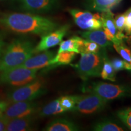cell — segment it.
Returning <instances> with one entry per match:
<instances>
[{
    "instance_id": "cell-1",
    "label": "cell",
    "mask_w": 131,
    "mask_h": 131,
    "mask_svg": "<svg viewBox=\"0 0 131 131\" xmlns=\"http://www.w3.org/2000/svg\"><path fill=\"white\" fill-rule=\"evenodd\" d=\"M0 27L16 34L43 35L58 28V24L42 16L23 13L0 14Z\"/></svg>"
},
{
    "instance_id": "cell-2",
    "label": "cell",
    "mask_w": 131,
    "mask_h": 131,
    "mask_svg": "<svg viewBox=\"0 0 131 131\" xmlns=\"http://www.w3.org/2000/svg\"><path fill=\"white\" fill-rule=\"evenodd\" d=\"M34 46L30 41L17 39L5 47L0 57V71L21 66L34 54Z\"/></svg>"
},
{
    "instance_id": "cell-3",
    "label": "cell",
    "mask_w": 131,
    "mask_h": 131,
    "mask_svg": "<svg viewBox=\"0 0 131 131\" xmlns=\"http://www.w3.org/2000/svg\"><path fill=\"white\" fill-rule=\"evenodd\" d=\"M47 92L45 81L41 79H35L24 86L18 87L7 94V100L10 103L22 101H32L40 97Z\"/></svg>"
},
{
    "instance_id": "cell-4",
    "label": "cell",
    "mask_w": 131,
    "mask_h": 131,
    "mask_svg": "<svg viewBox=\"0 0 131 131\" xmlns=\"http://www.w3.org/2000/svg\"><path fill=\"white\" fill-rule=\"evenodd\" d=\"M81 58L75 68L78 75L86 81L91 77L100 76L104 54L81 53Z\"/></svg>"
},
{
    "instance_id": "cell-5",
    "label": "cell",
    "mask_w": 131,
    "mask_h": 131,
    "mask_svg": "<svg viewBox=\"0 0 131 131\" xmlns=\"http://www.w3.org/2000/svg\"><path fill=\"white\" fill-rule=\"evenodd\" d=\"M37 69L18 66L4 70L0 75V81L14 87H20L30 83L37 78Z\"/></svg>"
},
{
    "instance_id": "cell-6",
    "label": "cell",
    "mask_w": 131,
    "mask_h": 131,
    "mask_svg": "<svg viewBox=\"0 0 131 131\" xmlns=\"http://www.w3.org/2000/svg\"><path fill=\"white\" fill-rule=\"evenodd\" d=\"M87 91L94 93L107 100L131 97V86L109 84L103 82L94 83L87 89Z\"/></svg>"
},
{
    "instance_id": "cell-7",
    "label": "cell",
    "mask_w": 131,
    "mask_h": 131,
    "mask_svg": "<svg viewBox=\"0 0 131 131\" xmlns=\"http://www.w3.org/2000/svg\"><path fill=\"white\" fill-rule=\"evenodd\" d=\"M108 100L94 93L78 96L73 111L83 114H90L103 110Z\"/></svg>"
},
{
    "instance_id": "cell-8",
    "label": "cell",
    "mask_w": 131,
    "mask_h": 131,
    "mask_svg": "<svg viewBox=\"0 0 131 131\" xmlns=\"http://www.w3.org/2000/svg\"><path fill=\"white\" fill-rule=\"evenodd\" d=\"M37 110V103L32 101H22L11 103L2 115L5 119L18 118L32 116Z\"/></svg>"
},
{
    "instance_id": "cell-9",
    "label": "cell",
    "mask_w": 131,
    "mask_h": 131,
    "mask_svg": "<svg viewBox=\"0 0 131 131\" xmlns=\"http://www.w3.org/2000/svg\"><path fill=\"white\" fill-rule=\"evenodd\" d=\"M69 12L78 27L84 30H98L102 27L101 16L98 14H92L87 11L70 9Z\"/></svg>"
},
{
    "instance_id": "cell-10",
    "label": "cell",
    "mask_w": 131,
    "mask_h": 131,
    "mask_svg": "<svg viewBox=\"0 0 131 131\" xmlns=\"http://www.w3.org/2000/svg\"><path fill=\"white\" fill-rule=\"evenodd\" d=\"M69 28V26L64 25L60 28H57L52 32L42 35L41 40L40 42L37 46L34 47V54L41 53L47 50L51 47L60 45L63 37L68 32Z\"/></svg>"
},
{
    "instance_id": "cell-11",
    "label": "cell",
    "mask_w": 131,
    "mask_h": 131,
    "mask_svg": "<svg viewBox=\"0 0 131 131\" xmlns=\"http://www.w3.org/2000/svg\"><path fill=\"white\" fill-rule=\"evenodd\" d=\"M55 56V54L54 52L46 50L35 56L30 57L21 66L37 70L45 67H49Z\"/></svg>"
},
{
    "instance_id": "cell-12",
    "label": "cell",
    "mask_w": 131,
    "mask_h": 131,
    "mask_svg": "<svg viewBox=\"0 0 131 131\" xmlns=\"http://www.w3.org/2000/svg\"><path fill=\"white\" fill-rule=\"evenodd\" d=\"M100 16L102 27L104 31L109 32L119 40L123 41V39L126 38L123 33L119 32L116 28L114 23V14L111 10L102 12Z\"/></svg>"
},
{
    "instance_id": "cell-13",
    "label": "cell",
    "mask_w": 131,
    "mask_h": 131,
    "mask_svg": "<svg viewBox=\"0 0 131 131\" xmlns=\"http://www.w3.org/2000/svg\"><path fill=\"white\" fill-rule=\"evenodd\" d=\"M33 118L32 116L8 119L6 129L7 131H27L32 130Z\"/></svg>"
},
{
    "instance_id": "cell-14",
    "label": "cell",
    "mask_w": 131,
    "mask_h": 131,
    "mask_svg": "<svg viewBox=\"0 0 131 131\" xmlns=\"http://www.w3.org/2000/svg\"><path fill=\"white\" fill-rule=\"evenodd\" d=\"M23 7L32 12H41L51 9L55 0H21Z\"/></svg>"
},
{
    "instance_id": "cell-15",
    "label": "cell",
    "mask_w": 131,
    "mask_h": 131,
    "mask_svg": "<svg viewBox=\"0 0 131 131\" xmlns=\"http://www.w3.org/2000/svg\"><path fill=\"white\" fill-rule=\"evenodd\" d=\"M80 34L81 37L86 40L95 42L102 48H105L111 45V42L107 39L105 33L101 29L86 31Z\"/></svg>"
},
{
    "instance_id": "cell-16",
    "label": "cell",
    "mask_w": 131,
    "mask_h": 131,
    "mask_svg": "<svg viewBox=\"0 0 131 131\" xmlns=\"http://www.w3.org/2000/svg\"><path fill=\"white\" fill-rule=\"evenodd\" d=\"M79 127L76 124L66 119H56L52 121L46 126V131H77Z\"/></svg>"
},
{
    "instance_id": "cell-17",
    "label": "cell",
    "mask_w": 131,
    "mask_h": 131,
    "mask_svg": "<svg viewBox=\"0 0 131 131\" xmlns=\"http://www.w3.org/2000/svg\"><path fill=\"white\" fill-rule=\"evenodd\" d=\"M84 39L77 36L72 37L68 40L63 41L60 43V47L57 53L65 51L80 53V49L84 43Z\"/></svg>"
},
{
    "instance_id": "cell-18",
    "label": "cell",
    "mask_w": 131,
    "mask_h": 131,
    "mask_svg": "<svg viewBox=\"0 0 131 131\" xmlns=\"http://www.w3.org/2000/svg\"><path fill=\"white\" fill-rule=\"evenodd\" d=\"M76 54L75 52L67 51L57 53V55H55L52 60L50 65L49 67H50V68H54L59 66L68 65L74 59Z\"/></svg>"
},
{
    "instance_id": "cell-19",
    "label": "cell",
    "mask_w": 131,
    "mask_h": 131,
    "mask_svg": "<svg viewBox=\"0 0 131 131\" xmlns=\"http://www.w3.org/2000/svg\"><path fill=\"white\" fill-rule=\"evenodd\" d=\"M66 112L63 108L61 107L60 103V100L57 99L53 100L47 104V105L44 106L41 109L40 112H39L40 117H47V116L52 115H56L58 114H61Z\"/></svg>"
},
{
    "instance_id": "cell-20",
    "label": "cell",
    "mask_w": 131,
    "mask_h": 131,
    "mask_svg": "<svg viewBox=\"0 0 131 131\" xmlns=\"http://www.w3.org/2000/svg\"><path fill=\"white\" fill-rule=\"evenodd\" d=\"M122 0H93V9L100 12L109 11L119 4Z\"/></svg>"
},
{
    "instance_id": "cell-21",
    "label": "cell",
    "mask_w": 131,
    "mask_h": 131,
    "mask_svg": "<svg viewBox=\"0 0 131 131\" xmlns=\"http://www.w3.org/2000/svg\"><path fill=\"white\" fill-rule=\"evenodd\" d=\"M115 72L114 69L113 68L111 61L107 58L106 54L104 55L103 64L101 69L100 76L104 80H110L112 81H115Z\"/></svg>"
},
{
    "instance_id": "cell-22",
    "label": "cell",
    "mask_w": 131,
    "mask_h": 131,
    "mask_svg": "<svg viewBox=\"0 0 131 131\" xmlns=\"http://www.w3.org/2000/svg\"><path fill=\"white\" fill-rule=\"evenodd\" d=\"M96 131H123V129L118 124L109 121H103L96 123L93 127Z\"/></svg>"
},
{
    "instance_id": "cell-23",
    "label": "cell",
    "mask_w": 131,
    "mask_h": 131,
    "mask_svg": "<svg viewBox=\"0 0 131 131\" xmlns=\"http://www.w3.org/2000/svg\"><path fill=\"white\" fill-rule=\"evenodd\" d=\"M78 96H64L59 98L61 107L65 111H73Z\"/></svg>"
},
{
    "instance_id": "cell-24",
    "label": "cell",
    "mask_w": 131,
    "mask_h": 131,
    "mask_svg": "<svg viewBox=\"0 0 131 131\" xmlns=\"http://www.w3.org/2000/svg\"><path fill=\"white\" fill-rule=\"evenodd\" d=\"M100 46L95 42L84 40V43L80 49V53H99Z\"/></svg>"
},
{
    "instance_id": "cell-25",
    "label": "cell",
    "mask_w": 131,
    "mask_h": 131,
    "mask_svg": "<svg viewBox=\"0 0 131 131\" xmlns=\"http://www.w3.org/2000/svg\"><path fill=\"white\" fill-rule=\"evenodd\" d=\"M114 49L122 56L125 61L129 63L131 62V50L123 42L119 45H113Z\"/></svg>"
},
{
    "instance_id": "cell-26",
    "label": "cell",
    "mask_w": 131,
    "mask_h": 131,
    "mask_svg": "<svg viewBox=\"0 0 131 131\" xmlns=\"http://www.w3.org/2000/svg\"><path fill=\"white\" fill-rule=\"evenodd\" d=\"M117 115L119 119L131 130V107L119 111Z\"/></svg>"
},
{
    "instance_id": "cell-27",
    "label": "cell",
    "mask_w": 131,
    "mask_h": 131,
    "mask_svg": "<svg viewBox=\"0 0 131 131\" xmlns=\"http://www.w3.org/2000/svg\"><path fill=\"white\" fill-rule=\"evenodd\" d=\"M125 13L117 15L114 18V23L116 28L119 32H123L125 27Z\"/></svg>"
},
{
    "instance_id": "cell-28",
    "label": "cell",
    "mask_w": 131,
    "mask_h": 131,
    "mask_svg": "<svg viewBox=\"0 0 131 131\" xmlns=\"http://www.w3.org/2000/svg\"><path fill=\"white\" fill-rule=\"evenodd\" d=\"M125 61L118 58H114L111 60V63L115 71L118 72L125 69Z\"/></svg>"
},
{
    "instance_id": "cell-29",
    "label": "cell",
    "mask_w": 131,
    "mask_h": 131,
    "mask_svg": "<svg viewBox=\"0 0 131 131\" xmlns=\"http://www.w3.org/2000/svg\"><path fill=\"white\" fill-rule=\"evenodd\" d=\"M125 27L124 30L127 35H131V7L125 12Z\"/></svg>"
},
{
    "instance_id": "cell-30",
    "label": "cell",
    "mask_w": 131,
    "mask_h": 131,
    "mask_svg": "<svg viewBox=\"0 0 131 131\" xmlns=\"http://www.w3.org/2000/svg\"><path fill=\"white\" fill-rule=\"evenodd\" d=\"M8 105H9V103L6 102V101L0 100V117L2 116L3 114L4 113V111L6 110Z\"/></svg>"
},
{
    "instance_id": "cell-31",
    "label": "cell",
    "mask_w": 131,
    "mask_h": 131,
    "mask_svg": "<svg viewBox=\"0 0 131 131\" xmlns=\"http://www.w3.org/2000/svg\"><path fill=\"white\" fill-rule=\"evenodd\" d=\"M5 46H6V42L4 40V38H3L2 35L0 34V57H1L3 51H4Z\"/></svg>"
},
{
    "instance_id": "cell-32",
    "label": "cell",
    "mask_w": 131,
    "mask_h": 131,
    "mask_svg": "<svg viewBox=\"0 0 131 131\" xmlns=\"http://www.w3.org/2000/svg\"><path fill=\"white\" fill-rule=\"evenodd\" d=\"M7 120L5 119L2 116L0 117V131L5 130L6 129V125Z\"/></svg>"
}]
</instances>
